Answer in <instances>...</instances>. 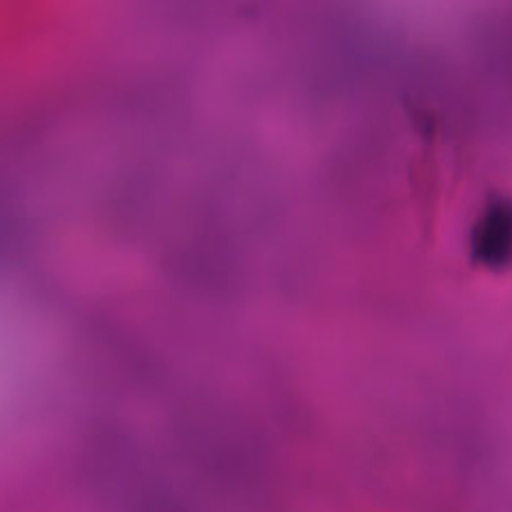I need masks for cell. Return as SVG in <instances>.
<instances>
[{"mask_svg": "<svg viewBox=\"0 0 512 512\" xmlns=\"http://www.w3.org/2000/svg\"><path fill=\"white\" fill-rule=\"evenodd\" d=\"M480 258L488 265H505L512 260V203L495 200L483 215L475 238Z\"/></svg>", "mask_w": 512, "mask_h": 512, "instance_id": "6da1fadb", "label": "cell"}]
</instances>
